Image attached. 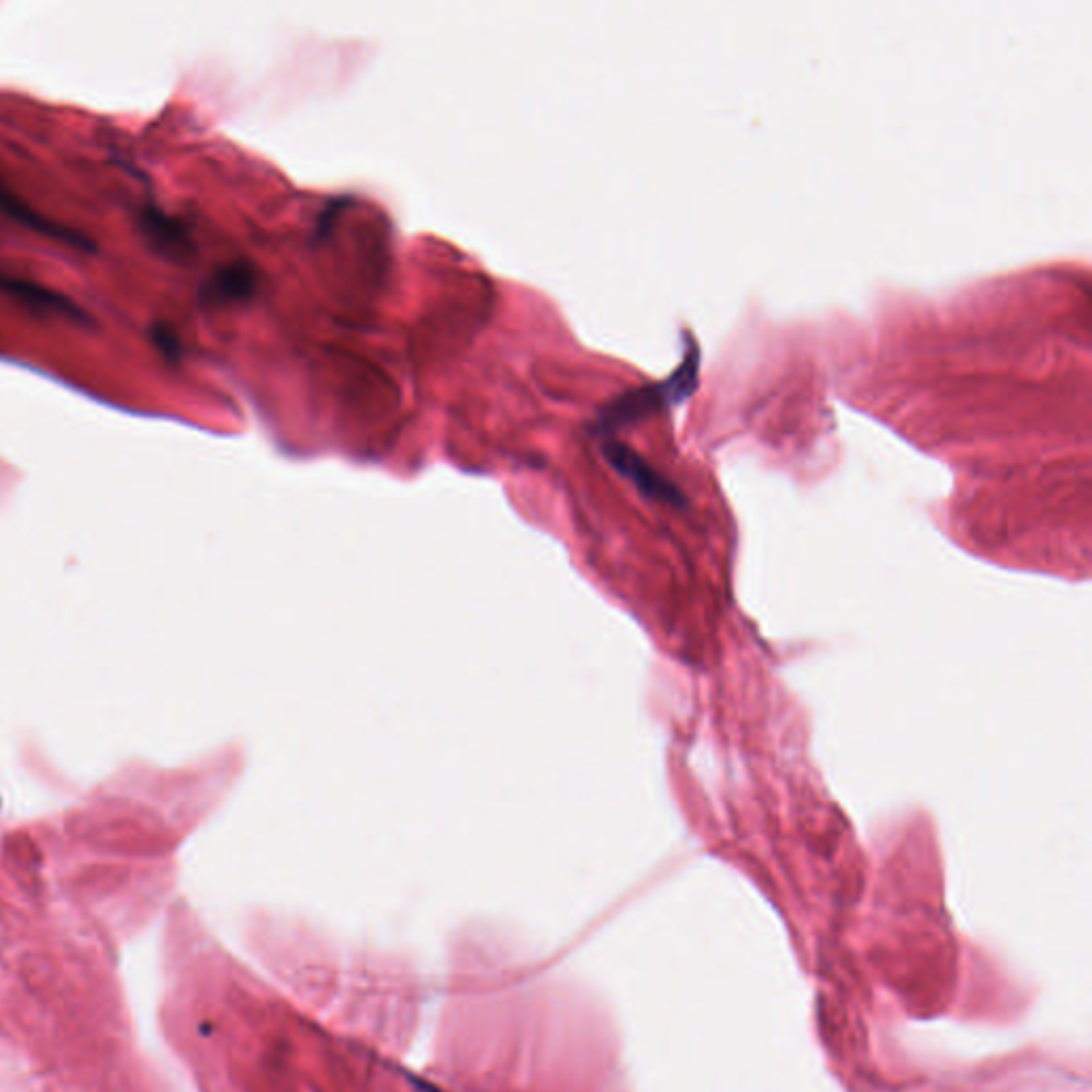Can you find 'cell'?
Returning <instances> with one entry per match:
<instances>
[{
    "label": "cell",
    "instance_id": "cell-1",
    "mask_svg": "<svg viewBox=\"0 0 1092 1092\" xmlns=\"http://www.w3.org/2000/svg\"><path fill=\"white\" fill-rule=\"evenodd\" d=\"M698 367H700V348H698L696 340L687 335V348H685L679 367L666 380L644 384V387L627 391L612 399V404H608L600 412V429L612 432V429H619L623 425L636 423V421L657 412V410H664L668 405L687 399L698 387Z\"/></svg>",
    "mask_w": 1092,
    "mask_h": 1092
},
{
    "label": "cell",
    "instance_id": "cell-2",
    "mask_svg": "<svg viewBox=\"0 0 1092 1092\" xmlns=\"http://www.w3.org/2000/svg\"><path fill=\"white\" fill-rule=\"evenodd\" d=\"M137 231L156 254L171 261H186L194 254L190 229L180 218L160 212L156 205L141 207L137 214Z\"/></svg>",
    "mask_w": 1092,
    "mask_h": 1092
},
{
    "label": "cell",
    "instance_id": "cell-3",
    "mask_svg": "<svg viewBox=\"0 0 1092 1092\" xmlns=\"http://www.w3.org/2000/svg\"><path fill=\"white\" fill-rule=\"evenodd\" d=\"M258 291V271L247 261L216 267L198 288L203 307H226L252 299Z\"/></svg>",
    "mask_w": 1092,
    "mask_h": 1092
},
{
    "label": "cell",
    "instance_id": "cell-4",
    "mask_svg": "<svg viewBox=\"0 0 1092 1092\" xmlns=\"http://www.w3.org/2000/svg\"><path fill=\"white\" fill-rule=\"evenodd\" d=\"M604 454H606V459L611 461L612 468H615L621 476L627 478L629 482H634V485L638 486L647 497L660 499V502H666V503H675V506L685 503L683 493H681V491L676 489L668 478L661 476L653 465H649L638 453H634V450L627 448L625 444H619V442H608V444L604 446Z\"/></svg>",
    "mask_w": 1092,
    "mask_h": 1092
},
{
    "label": "cell",
    "instance_id": "cell-5",
    "mask_svg": "<svg viewBox=\"0 0 1092 1092\" xmlns=\"http://www.w3.org/2000/svg\"><path fill=\"white\" fill-rule=\"evenodd\" d=\"M0 212L5 214L7 218L15 222V225L24 226V229L32 231L36 235H43V237L52 239V242H60L68 247H77V250L84 252H95L96 246L88 235L79 233V231L71 229L67 225H60V222L50 220V218L41 216L36 209L28 207V203H24L22 198L18 197L15 193H11L3 182H0Z\"/></svg>",
    "mask_w": 1092,
    "mask_h": 1092
},
{
    "label": "cell",
    "instance_id": "cell-6",
    "mask_svg": "<svg viewBox=\"0 0 1092 1092\" xmlns=\"http://www.w3.org/2000/svg\"><path fill=\"white\" fill-rule=\"evenodd\" d=\"M0 292L14 299V302L22 303L28 310L36 312V314L64 316V318H71L79 324L90 323L86 312L81 310L71 297H67L62 292L52 291V288L41 286V284L0 274Z\"/></svg>",
    "mask_w": 1092,
    "mask_h": 1092
},
{
    "label": "cell",
    "instance_id": "cell-7",
    "mask_svg": "<svg viewBox=\"0 0 1092 1092\" xmlns=\"http://www.w3.org/2000/svg\"><path fill=\"white\" fill-rule=\"evenodd\" d=\"M152 344L156 346V350L165 356L169 363H177L182 356V342L180 335L176 333V329L171 324L166 323H156L152 324Z\"/></svg>",
    "mask_w": 1092,
    "mask_h": 1092
}]
</instances>
